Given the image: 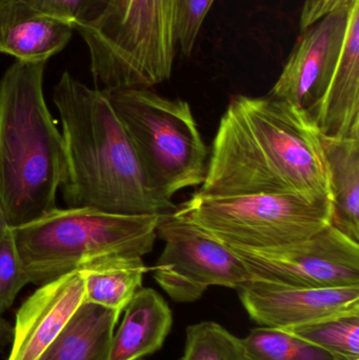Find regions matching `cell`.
Instances as JSON below:
<instances>
[{
  "label": "cell",
  "mask_w": 359,
  "mask_h": 360,
  "mask_svg": "<svg viewBox=\"0 0 359 360\" xmlns=\"http://www.w3.org/2000/svg\"><path fill=\"white\" fill-rule=\"evenodd\" d=\"M296 195L331 202L322 135L307 112L278 97L236 96L212 143L200 197Z\"/></svg>",
  "instance_id": "cell-1"
},
{
  "label": "cell",
  "mask_w": 359,
  "mask_h": 360,
  "mask_svg": "<svg viewBox=\"0 0 359 360\" xmlns=\"http://www.w3.org/2000/svg\"><path fill=\"white\" fill-rule=\"evenodd\" d=\"M65 141L61 182L67 207L126 215L176 209L152 186L132 141L105 90L90 88L63 72L53 91Z\"/></svg>",
  "instance_id": "cell-2"
},
{
  "label": "cell",
  "mask_w": 359,
  "mask_h": 360,
  "mask_svg": "<svg viewBox=\"0 0 359 360\" xmlns=\"http://www.w3.org/2000/svg\"><path fill=\"white\" fill-rule=\"evenodd\" d=\"M46 63L15 61L0 79V202L11 226L56 207L65 141L44 93Z\"/></svg>",
  "instance_id": "cell-3"
},
{
  "label": "cell",
  "mask_w": 359,
  "mask_h": 360,
  "mask_svg": "<svg viewBox=\"0 0 359 360\" xmlns=\"http://www.w3.org/2000/svg\"><path fill=\"white\" fill-rule=\"evenodd\" d=\"M162 214L126 215L95 207L55 209L12 226L30 283L42 285L105 255L145 256L153 250Z\"/></svg>",
  "instance_id": "cell-4"
},
{
  "label": "cell",
  "mask_w": 359,
  "mask_h": 360,
  "mask_svg": "<svg viewBox=\"0 0 359 360\" xmlns=\"http://www.w3.org/2000/svg\"><path fill=\"white\" fill-rule=\"evenodd\" d=\"M177 0H107L100 16L76 31L90 54L101 90L150 89L174 65Z\"/></svg>",
  "instance_id": "cell-5"
},
{
  "label": "cell",
  "mask_w": 359,
  "mask_h": 360,
  "mask_svg": "<svg viewBox=\"0 0 359 360\" xmlns=\"http://www.w3.org/2000/svg\"><path fill=\"white\" fill-rule=\"evenodd\" d=\"M105 91L148 179L164 198L204 182L208 150L187 101L150 89Z\"/></svg>",
  "instance_id": "cell-6"
},
{
  "label": "cell",
  "mask_w": 359,
  "mask_h": 360,
  "mask_svg": "<svg viewBox=\"0 0 359 360\" xmlns=\"http://www.w3.org/2000/svg\"><path fill=\"white\" fill-rule=\"evenodd\" d=\"M173 214L193 222L225 245L263 250L297 243L315 234L330 224L332 205L296 195L193 194Z\"/></svg>",
  "instance_id": "cell-7"
},
{
  "label": "cell",
  "mask_w": 359,
  "mask_h": 360,
  "mask_svg": "<svg viewBox=\"0 0 359 360\" xmlns=\"http://www.w3.org/2000/svg\"><path fill=\"white\" fill-rule=\"evenodd\" d=\"M157 234L164 247L154 279L176 302H196L214 285L240 290L253 278L227 245L173 212L160 215Z\"/></svg>",
  "instance_id": "cell-8"
},
{
  "label": "cell",
  "mask_w": 359,
  "mask_h": 360,
  "mask_svg": "<svg viewBox=\"0 0 359 360\" xmlns=\"http://www.w3.org/2000/svg\"><path fill=\"white\" fill-rule=\"evenodd\" d=\"M228 247L253 278L292 287H359V243L331 224L303 240L273 249Z\"/></svg>",
  "instance_id": "cell-9"
},
{
  "label": "cell",
  "mask_w": 359,
  "mask_h": 360,
  "mask_svg": "<svg viewBox=\"0 0 359 360\" xmlns=\"http://www.w3.org/2000/svg\"><path fill=\"white\" fill-rule=\"evenodd\" d=\"M358 1L339 0L333 10L305 30L269 95L289 101L311 117L334 73L350 13Z\"/></svg>",
  "instance_id": "cell-10"
},
{
  "label": "cell",
  "mask_w": 359,
  "mask_h": 360,
  "mask_svg": "<svg viewBox=\"0 0 359 360\" xmlns=\"http://www.w3.org/2000/svg\"><path fill=\"white\" fill-rule=\"evenodd\" d=\"M237 291L244 310L261 327L295 331L359 315V287H292L252 278Z\"/></svg>",
  "instance_id": "cell-11"
},
{
  "label": "cell",
  "mask_w": 359,
  "mask_h": 360,
  "mask_svg": "<svg viewBox=\"0 0 359 360\" xmlns=\"http://www.w3.org/2000/svg\"><path fill=\"white\" fill-rule=\"evenodd\" d=\"M84 302L81 271L40 285L16 313L8 360H37Z\"/></svg>",
  "instance_id": "cell-12"
},
{
  "label": "cell",
  "mask_w": 359,
  "mask_h": 360,
  "mask_svg": "<svg viewBox=\"0 0 359 360\" xmlns=\"http://www.w3.org/2000/svg\"><path fill=\"white\" fill-rule=\"evenodd\" d=\"M71 23L27 0H0V53L25 63H46L71 40Z\"/></svg>",
  "instance_id": "cell-13"
},
{
  "label": "cell",
  "mask_w": 359,
  "mask_h": 360,
  "mask_svg": "<svg viewBox=\"0 0 359 360\" xmlns=\"http://www.w3.org/2000/svg\"><path fill=\"white\" fill-rule=\"evenodd\" d=\"M311 118L326 139L359 136V1L350 13L334 73Z\"/></svg>",
  "instance_id": "cell-14"
},
{
  "label": "cell",
  "mask_w": 359,
  "mask_h": 360,
  "mask_svg": "<svg viewBox=\"0 0 359 360\" xmlns=\"http://www.w3.org/2000/svg\"><path fill=\"white\" fill-rule=\"evenodd\" d=\"M109 360H141L157 352L173 325L170 307L151 288H141L124 310Z\"/></svg>",
  "instance_id": "cell-15"
},
{
  "label": "cell",
  "mask_w": 359,
  "mask_h": 360,
  "mask_svg": "<svg viewBox=\"0 0 359 360\" xmlns=\"http://www.w3.org/2000/svg\"><path fill=\"white\" fill-rule=\"evenodd\" d=\"M120 315L84 300L37 360H109Z\"/></svg>",
  "instance_id": "cell-16"
},
{
  "label": "cell",
  "mask_w": 359,
  "mask_h": 360,
  "mask_svg": "<svg viewBox=\"0 0 359 360\" xmlns=\"http://www.w3.org/2000/svg\"><path fill=\"white\" fill-rule=\"evenodd\" d=\"M322 141L330 180V224L359 243V136H322Z\"/></svg>",
  "instance_id": "cell-17"
},
{
  "label": "cell",
  "mask_w": 359,
  "mask_h": 360,
  "mask_svg": "<svg viewBox=\"0 0 359 360\" xmlns=\"http://www.w3.org/2000/svg\"><path fill=\"white\" fill-rule=\"evenodd\" d=\"M79 270L84 277V300L120 313L141 289L147 272L143 257L131 255L93 258Z\"/></svg>",
  "instance_id": "cell-18"
},
{
  "label": "cell",
  "mask_w": 359,
  "mask_h": 360,
  "mask_svg": "<svg viewBox=\"0 0 359 360\" xmlns=\"http://www.w3.org/2000/svg\"><path fill=\"white\" fill-rule=\"evenodd\" d=\"M244 360H333L324 349L291 331L261 327L242 338Z\"/></svg>",
  "instance_id": "cell-19"
},
{
  "label": "cell",
  "mask_w": 359,
  "mask_h": 360,
  "mask_svg": "<svg viewBox=\"0 0 359 360\" xmlns=\"http://www.w3.org/2000/svg\"><path fill=\"white\" fill-rule=\"evenodd\" d=\"M242 338L214 321H202L187 329L181 360H244Z\"/></svg>",
  "instance_id": "cell-20"
},
{
  "label": "cell",
  "mask_w": 359,
  "mask_h": 360,
  "mask_svg": "<svg viewBox=\"0 0 359 360\" xmlns=\"http://www.w3.org/2000/svg\"><path fill=\"white\" fill-rule=\"evenodd\" d=\"M291 332L324 349L333 360H359V315L337 317Z\"/></svg>",
  "instance_id": "cell-21"
},
{
  "label": "cell",
  "mask_w": 359,
  "mask_h": 360,
  "mask_svg": "<svg viewBox=\"0 0 359 360\" xmlns=\"http://www.w3.org/2000/svg\"><path fill=\"white\" fill-rule=\"evenodd\" d=\"M30 283L13 236L12 226L0 233V313L6 312L16 300L17 294Z\"/></svg>",
  "instance_id": "cell-22"
},
{
  "label": "cell",
  "mask_w": 359,
  "mask_h": 360,
  "mask_svg": "<svg viewBox=\"0 0 359 360\" xmlns=\"http://www.w3.org/2000/svg\"><path fill=\"white\" fill-rule=\"evenodd\" d=\"M214 0H177L175 16L176 44L185 56L193 52L202 22Z\"/></svg>",
  "instance_id": "cell-23"
},
{
  "label": "cell",
  "mask_w": 359,
  "mask_h": 360,
  "mask_svg": "<svg viewBox=\"0 0 359 360\" xmlns=\"http://www.w3.org/2000/svg\"><path fill=\"white\" fill-rule=\"evenodd\" d=\"M40 10L54 15L74 29L96 20L107 6V0H27Z\"/></svg>",
  "instance_id": "cell-24"
},
{
  "label": "cell",
  "mask_w": 359,
  "mask_h": 360,
  "mask_svg": "<svg viewBox=\"0 0 359 360\" xmlns=\"http://www.w3.org/2000/svg\"><path fill=\"white\" fill-rule=\"evenodd\" d=\"M339 2V0H307L301 14L303 31L333 10Z\"/></svg>",
  "instance_id": "cell-25"
},
{
  "label": "cell",
  "mask_w": 359,
  "mask_h": 360,
  "mask_svg": "<svg viewBox=\"0 0 359 360\" xmlns=\"http://www.w3.org/2000/svg\"><path fill=\"white\" fill-rule=\"evenodd\" d=\"M14 335V326L0 316V351L12 342Z\"/></svg>",
  "instance_id": "cell-26"
},
{
  "label": "cell",
  "mask_w": 359,
  "mask_h": 360,
  "mask_svg": "<svg viewBox=\"0 0 359 360\" xmlns=\"http://www.w3.org/2000/svg\"><path fill=\"white\" fill-rule=\"evenodd\" d=\"M8 226H11L8 224V219H6V214H4V209H2L1 202H0V233L2 231L6 230Z\"/></svg>",
  "instance_id": "cell-27"
}]
</instances>
